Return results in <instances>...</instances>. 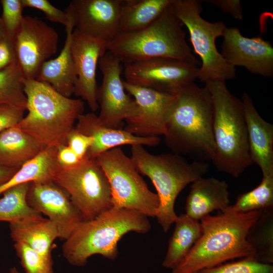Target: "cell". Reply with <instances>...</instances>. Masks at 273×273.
<instances>
[{"label":"cell","instance_id":"26","mask_svg":"<svg viewBox=\"0 0 273 273\" xmlns=\"http://www.w3.org/2000/svg\"><path fill=\"white\" fill-rule=\"evenodd\" d=\"M57 148L45 147L37 155L22 165L6 184L0 187V195L16 186L31 182L53 180L59 164Z\"/></svg>","mask_w":273,"mask_h":273},{"label":"cell","instance_id":"27","mask_svg":"<svg viewBox=\"0 0 273 273\" xmlns=\"http://www.w3.org/2000/svg\"><path fill=\"white\" fill-rule=\"evenodd\" d=\"M173 0H124L120 33L134 32L154 22Z\"/></svg>","mask_w":273,"mask_h":273},{"label":"cell","instance_id":"9","mask_svg":"<svg viewBox=\"0 0 273 273\" xmlns=\"http://www.w3.org/2000/svg\"><path fill=\"white\" fill-rule=\"evenodd\" d=\"M96 159L108 180L112 208L134 210L155 217L160 205L159 197L150 190L130 157L117 147Z\"/></svg>","mask_w":273,"mask_h":273},{"label":"cell","instance_id":"24","mask_svg":"<svg viewBox=\"0 0 273 273\" xmlns=\"http://www.w3.org/2000/svg\"><path fill=\"white\" fill-rule=\"evenodd\" d=\"M45 147L14 126L0 133V166L20 168Z\"/></svg>","mask_w":273,"mask_h":273},{"label":"cell","instance_id":"43","mask_svg":"<svg viewBox=\"0 0 273 273\" xmlns=\"http://www.w3.org/2000/svg\"><path fill=\"white\" fill-rule=\"evenodd\" d=\"M9 273H20L15 267H12L9 271Z\"/></svg>","mask_w":273,"mask_h":273},{"label":"cell","instance_id":"35","mask_svg":"<svg viewBox=\"0 0 273 273\" xmlns=\"http://www.w3.org/2000/svg\"><path fill=\"white\" fill-rule=\"evenodd\" d=\"M21 2L24 8H32L42 11L52 22L62 24L65 27L73 24L68 12L58 9L48 0H21Z\"/></svg>","mask_w":273,"mask_h":273},{"label":"cell","instance_id":"39","mask_svg":"<svg viewBox=\"0 0 273 273\" xmlns=\"http://www.w3.org/2000/svg\"><path fill=\"white\" fill-rule=\"evenodd\" d=\"M206 2L217 7L235 19L241 20L243 18V10L239 0H209Z\"/></svg>","mask_w":273,"mask_h":273},{"label":"cell","instance_id":"40","mask_svg":"<svg viewBox=\"0 0 273 273\" xmlns=\"http://www.w3.org/2000/svg\"><path fill=\"white\" fill-rule=\"evenodd\" d=\"M81 159L67 145L57 148V160L59 166L71 167L77 164Z\"/></svg>","mask_w":273,"mask_h":273},{"label":"cell","instance_id":"19","mask_svg":"<svg viewBox=\"0 0 273 273\" xmlns=\"http://www.w3.org/2000/svg\"><path fill=\"white\" fill-rule=\"evenodd\" d=\"M79 132L94 139L87 155L96 158L101 154L119 146L130 145L155 146L159 144V136L141 137L131 134L124 129L106 127L100 122L94 113L80 115L75 125Z\"/></svg>","mask_w":273,"mask_h":273},{"label":"cell","instance_id":"44","mask_svg":"<svg viewBox=\"0 0 273 273\" xmlns=\"http://www.w3.org/2000/svg\"><path fill=\"white\" fill-rule=\"evenodd\" d=\"M52 273H55L54 271H53Z\"/></svg>","mask_w":273,"mask_h":273},{"label":"cell","instance_id":"22","mask_svg":"<svg viewBox=\"0 0 273 273\" xmlns=\"http://www.w3.org/2000/svg\"><path fill=\"white\" fill-rule=\"evenodd\" d=\"M73 24L65 27L66 39L56 58L47 61L41 66L36 80L47 83L62 95L71 98L74 93L77 75L71 52Z\"/></svg>","mask_w":273,"mask_h":273},{"label":"cell","instance_id":"13","mask_svg":"<svg viewBox=\"0 0 273 273\" xmlns=\"http://www.w3.org/2000/svg\"><path fill=\"white\" fill-rule=\"evenodd\" d=\"M59 34L44 21L24 16L13 39L17 63L25 79H36L42 65L57 51Z\"/></svg>","mask_w":273,"mask_h":273},{"label":"cell","instance_id":"8","mask_svg":"<svg viewBox=\"0 0 273 273\" xmlns=\"http://www.w3.org/2000/svg\"><path fill=\"white\" fill-rule=\"evenodd\" d=\"M171 6L174 15L188 28L194 52L201 60L197 78L205 83L235 78L236 67L223 57L215 44L216 38L222 36L226 28L224 22L204 20L199 1L173 0Z\"/></svg>","mask_w":273,"mask_h":273},{"label":"cell","instance_id":"1","mask_svg":"<svg viewBox=\"0 0 273 273\" xmlns=\"http://www.w3.org/2000/svg\"><path fill=\"white\" fill-rule=\"evenodd\" d=\"M259 211L245 213L227 209L217 215L210 214L200 222L202 234L187 255L170 273H194L236 258L251 255L246 240L249 228Z\"/></svg>","mask_w":273,"mask_h":273},{"label":"cell","instance_id":"21","mask_svg":"<svg viewBox=\"0 0 273 273\" xmlns=\"http://www.w3.org/2000/svg\"><path fill=\"white\" fill-rule=\"evenodd\" d=\"M228 183L211 177H201L192 183L186 203V214L200 221L215 210L225 211L230 205Z\"/></svg>","mask_w":273,"mask_h":273},{"label":"cell","instance_id":"33","mask_svg":"<svg viewBox=\"0 0 273 273\" xmlns=\"http://www.w3.org/2000/svg\"><path fill=\"white\" fill-rule=\"evenodd\" d=\"M194 273H273V265L262 263L247 257L205 268Z\"/></svg>","mask_w":273,"mask_h":273},{"label":"cell","instance_id":"31","mask_svg":"<svg viewBox=\"0 0 273 273\" xmlns=\"http://www.w3.org/2000/svg\"><path fill=\"white\" fill-rule=\"evenodd\" d=\"M229 208L240 213L273 208V176H262L258 186L239 196L235 203Z\"/></svg>","mask_w":273,"mask_h":273},{"label":"cell","instance_id":"28","mask_svg":"<svg viewBox=\"0 0 273 273\" xmlns=\"http://www.w3.org/2000/svg\"><path fill=\"white\" fill-rule=\"evenodd\" d=\"M246 240L251 247L248 256L262 263H273V208L259 211L249 228Z\"/></svg>","mask_w":273,"mask_h":273},{"label":"cell","instance_id":"11","mask_svg":"<svg viewBox=\"0 0 273 273\" xmlns=\"http://www.w3.org/2000/svg\"><path fill=\"white\" fill-rule=\"evenodd\" d=\"M198 65L169 58H154L124 64L128 83L175 95L194 82Z\"/></svg>","mask_w":273,"mask_h":273},{"label":"cell","instance_id":"41","mask_svg":"<svg viewBox=\"0 0 273 273\" xmlns=\"http://www.w3.org/2000/svg\"><path fill=\"white\" fill-rule=\"evenodd\" d=\"M19 169L0 166V187L8 182Z\"/></svg>","mask_w":273,"mask_h":273},{"label":"cell","instance_id":"30","mask_svg":"<svg viewBox=\"0 0 273 273\" xmlns=\"http://www.w3.org/2000/svg\"><path fill=\"white\" fill-rule=\"evenodd\" d=\"M24 80L17 63L0 71V106H12L26 111Z\"/></svg>","mask_w":273,"mask_h":273},{"label":"cell","instance_id":"37","mask_svg":"<svg viewBox=\"0 0 273 273\" xmlns=\"http://www.w3.org/2000/svg\"><path fill=\"white\" fill-rule=\"evenodd\" d=\"M25 111L15 106H0V133L18 124L24 116Z\"/></svg>","mask_w":273,"mask_h":273},{"label":"cell","instance_id":"32","mask_svg":"<svg viewBox=\"0 0 273 273\" xmlns=\"http://www.w3.org/2000/svg\"><path fill=\"white\" fill-rule=\"evenodd\" d=\"M17 255L25 273H52V258L47 257L23 242H15Z\"/></svg>","mask_w":273,"mask_h":273},{"label":"cell","instance_id":"10","mask_svg":"<svg viewBox=\"0 0 273 273\" xmlns=\"http://www.w3.org/2000/svg\"><path fill=\"white\" fill-rule=\"evenodd\" d=\"M53 181L68 194L83 220H92L112 208L110 185L96 158L86 155L74 166L59 165Z\"/></svg>","mask_w":273,"mask_h":273},{"label":"cell","instance_id":"3","mask_svg":"<svg viewBox=\"0 0 273 273\" xmlns=\"http://www.w3.org/2000/svg\"><path fill=\"white\" fill-rule=\"evenodd\" d=\"M24 85L28 113L15 126L44 147L67 145L75 122L83 114V100L65 97L49 84L36 79H25Z\"/></svg>","mask_w":273,"mask_h":273},{"label":"cell","instance_id":"23","mask_svg":"<svg viewBox=\"0 0 273 273\" xmlns=\"http://www.w3.org/2000/svg\"><path fill=\"white\" fill-rule=\"evenodd\" d=\"M10 235L15 242H23L41 254L52 258L53 242L58 238L56 225L41 216L11 222Z\"/></svg>","mask_w":273,"mask_h":273},{"label":"cell","instance_id":"6","mask_svg":"<svg viewBox=\"0 0 273 273\" xmlns=\"http://www.w3.org/2000/svg\"><path fill=\"white\" fill-rule=\"evenodd\" d=\"M171 4L146 28L118 33L107 44V51L123 64L154 58H169L199 65L186 41L184 25L174 15Z\"/></svg>","mask_w":273,"mask_h":273},{"label":"cell","instance_id":"17","mask_svg":"<svg viewBox=\"0 0 273 273\" xmlns=\"http://www.w3.org/2000/svg\"><path fill=\"white\" fill-rule=\"evenodd\" d=\"M70 48L77 75L74 94L85 101L94 113L99 108L97 67L99 59L107 52L106 44L75 29Z\"/></svg>","mask_w":273,"mask_h":273},{"label":"cell","instance_id":"38","mask_svg":"<svg viewBox=\"0 0 273 273\" xmlns=\"http://www.w3.org/2000/svg\"><path fill=\"white\" fill-rule=\"evenodd\" d=\"M16 63L13 40L6 36L0 40V71Z\"/></svg>","mask_w":273,"mask_h":273},{"label":"cell","instance_id":"18","mask_svg":"<svg viewBox=\"0 0 273 273\" xmlns=\"http://www.w3.org/2000/svg\"><path fill=\"white\" fill-rule=\"evenodd\" d=\"M221 54L232 66L245 67L266 77L273 75V47L260 36L248 38L235 27H226Z\"/></svg>","mask_w":273,"mask_h":273},{"label":"cell","instance_id":"7","mask_svg":"<svg viewBox=\"0 0 273 273\" xmlns=\"http://www.w3.org/2000/svg\"><path fill=\"white\" fill-rule=\"evenodd\" d=\"M130 158L138 171L148 176L156 188L160 205L155 217L167 232L177 217L174 204L178 195L188 185L203 177L209 165L199 161L190 163L173 153L152 154L143 145L131 146Z\"/></svg>","mask_w":273,"mask_h":273},{"label":"cell","instance_id":"5","mask_svg":"<svg viewBox=\"0 0 273 273\" xmlns=\"http://www.w3.org/2000/svg\"><path fill=\"white\" fill-rule=\"evenodd\" d=\"M213 104L215 150L211 160L220 171L238 177L253 163L241 100L228 89L225 81L205 83Z\"/></svg>","mask_w":273,"mask_h":273},{"label":"cell","instance_id":"34","mask_svg":"<svg viewBox=\"0 0 273 273\" xmlns=\"http://www.w3.org/2000/svg\"><path fill=\"white\" fill-rule=\"evenodd\" d=\"M2 14L1 17L7 36L13 40L23 19L21 0H1Z\"/></svg>","mask_w":273,"mask_h":273},{"label":"cell","instance_id":"14","mask_svg":"<svg viewBox=\"0 0 273 273\" xmlns=\"http://www.w3.org/2000/svg\"><path fill=\"white\" fill-rule=\"evenodd\" d=\"M123 84L137 105L136 114L125 120L124 129L141 137L164 135L175 95L133 85L124 80Z\"/></svg>","mask_w":273,"mask_h":273},{"label":"cell","instance_id":"12","mask_svg":"<svg viewBox=\"0 0 273 273\" xmlns=\"http://www.w3.org/2000/svg\"><path fill=\"white\" fill-rule=\"evenodd\" d=\"M98 64L103 76L97 94L100 108L98 118L106 127L121 128L123 120L134 117L137 113L135 100L125 93L123 86L121 77L123 67L117 58L107 51Z\"/></svg>","mask_w":273,"mask_h":273},{"label":"cell","instance_id":"2","mask_svg":"<svg viewBox=\"0 0 273 273\" xmlns=\"http://www.w3.org/2000/svg\"><path fill=\"white\" fill-rule=\"evenodd\" d=\"M211 96L194 82L175 94L163 135L173 153L211 160L215 150Z\"/></svg>","mask_w":273,"mask_h":273},{"label":"cell","instance_id":"25","mask_svg":"<svg viewBox=\"0 0 273 273\" xmlns=\"http://www.w3.org/2000/svg\"><path fill=\"white\" fill-rule=\"evenodd\" d=\"M175 228L169 241L163 267L172 269L187 255L202 234L200 222L186 213L177 216Z\"/></svg>","mask_w":273,"mask_h":273},{"label":"cell","instance_id":"20","mask_svg":"<svg viewBox=\"0 0 273 273\" xmlns=\"http://www.w3.org/2000/svg\"><path fill=\"white\" fill-rule=\"evenodd\" d=\"M241 102L251 160L260 167L262 176H273V125L260 116L247 93L243 94Z\"/></svg>","mask_w":273,"mask_h":273},{"label":"cell","instance_id":"15","mask_svg":"<svg viewBox=\"0 0 273 273\" xmlns=\"http://www.w3.org/2000/svg\"><path fill=\"white\" fill-rule=\"evenodd\" d=\"M124 0H73L66 10L75 29L106 44L120 33Z\"/></svg>","mask_w":273,"mask_h":273},{"label":"cell","instance_id":"36","mask_svg":"<svg viewBox=\"0 0 273 273\" xmlns=\"http://www.w3.org/2000/svg\"><path fill=\"white\" fill-rule=\"evenodd\" d=\"M93 142V138L79 132L74 127L68 136L67 145L82 159L87 154Z\"/></svg>","mask_w":273,"mask_h":273},{"label":"cell","instance_id":"42","mask_svg":"<svg viewBox=\"0 0 273 273\" xmlns=\"http://www.w3.org/2000/svg\"><path fill=\"white\" fill-rule=\"evenodd\" d=\"M7 36L5 29L0 17V40Z\"/></svg>","mask_w":273,"mask_h":273},{"label":"cell","instance_id":"4","mask_svg":"<svg viewBox=\"0 0 273 273\" xmlns=\"http://www.w3.org/2000/svg\"><path fill=\"white\" fill-rule=\"evenodd\" d=\"M151 229L148 217L134 210L111 208L97 217L83 220L62 245L66 260L83 266L96 254L111 260L118 254V243L129 232L146 234Z\"/></svg>","mask_w":273,"mask_h":273},{"label":"cell","instance_id":"29","mask_svg":"<svg viewBox=\"0 0 273 273\" xmlns=\"http://www.w3.org/2000/svg\"><path fill=\"white\" fill-rule=\"evenodd\" d=\"M30 183L12 187L5 191L0 199V221L9 223L41 216L32 209L26 199Z\"/></svg>","mask_w":273,"mask_h":273},{"label":"cell","instance_id":"16","mask_svg":"<svg viewBox=\"0 0 273 273\" xmlns=\"http://www.w3.org/2000/svg\"><path fill=\"white\" fill-rule=\"evenodd\" d=\"M26 199L32 209L56 225L59 238L64 241L83 221L68 194L53 180L30 183Z\"/></svg>","mask_w":273,"mask_h":273}]
</instances>
